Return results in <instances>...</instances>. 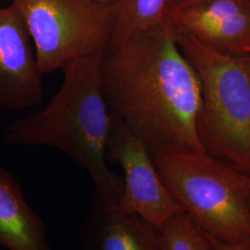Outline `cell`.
I'll return each instance as SVG.
<instances>
[{
	"label": "cell",
	"mask_w": 250,
	"mask_h": 250,
	"mask_svg": "<svg viewBox=\"0 0 250 250\" xmlns=\"http://www.w3.org/2000/svg\"><path fill=\"white\" fill-rule=\"evenodd\" d=\"M99 74L107 106L151 156L164 150L204 152L197 133L200 83L165 17L108 47Z\"/></svg>",
	"instance_id": "obj_1"
},
{
	"label": "cell",
	"mask_w": 250,
	"mask_h": 250,
	"mask_svg": "<svg viewBox=\"0 0 250 250\" xmlns=\"http://www.w3.org/2000/svg\"><path fill=\"white\" fill-rule=\"evenodd\" d=\"M102 54L68 64L63 69L62 84L47 106L12 121L2 140L11 146H45L66 153L89 173L95 193L118 205L125 183L107 167L106 146L113 114L108 113L101 88Z\"/></svg>",
	"instance_id": "obj_2"
},
{
	"label": "cell",
	"mask_w": 250,
	"mask_h": 250,
	"mask_svg": "<svg viewBox=\"0 0 250 250\" xmlns=\"http://www.w3.org/2000/svg\"><path fill=\"white\" fill-rule=\"evenodd\" d=\"M173 29L200 83L197 133L204 152L250 175V55L216 51Z\"/></svg>",
	"instance_id": "obj_3"
},
{
	"label": "cell",
	"mask_w": 250,
	"mask_h": 250,
	"mask_svg": "<svg viewBox=\"0 0 250 250\" xmlns=\"http://www.w3.org/2000/svg\"><path fill=\"white\" fill-rule=\"evenodd\" d=\"M171 196L208 236L250 240V175L205 152L164 150L152 156Z\"/></svg>",
	"instance_id": "obj_4"
},
{
	"label": "cell",
	"mask_w": 250,
	"mask_h": 250,
	"mask_svg": "<svg viewBox=\"0 0 250 250\" xmlns=\"http://www.w3.org/2000/svg\"><path fill=\"white\" fill-rule=\"evenodd\" d=\"M26 23L42 73L63 70L110 44L114 7L96 0H10Z\"/></svg>",
	"instance_id": "obj_5"
},
{
	"label": "cell",
	"mask_w": 250,
	"mask_h": 250,
	"mask_svg": "<svg viewBox=\"0 0 250 250\" xmlns=\"http://www.w3.org/2000/svg\"><path fill=\"white\" fill-rule=\"evenodd\" d=\"M107 161L124 171V191L118 207L140 215L160 228L181 207L156 169L151 154L125 122L113 114L106 146Z\"/></svg>",
	"instance_id": "obj_6"
},
{
	"label": "cell",
	"mask_w": 250,
	"mask_h": 250,
	"mask_svg": "<svg viewBox=\"0 0 250 250\" xmlns=\"http://www.w3.org/2000/svg\"><path fill=\"white\" fill-rule=\"evenodd\" d=\"M164 17L216 51L250 55V0H170Z\"/></svg>",
	"instance_id": "obj_7"
},
{
	"label": "cell",
	"mask_w": 250,
	"mask_h": 250,
	"mask_svg": "<svg viewBox=\"0 0 250 250\" xmlns=\"http://www.w3.org/2000/svg\"><path fill=\"white\" fill-rule=\"evenodd\" d=\"M33 41L18 9L0 8V109L22 111L44 99Z\"/></svg>",
	"instance_id": "obj_8"
},
{
	"label": "cell",
	"mask_w": 250,
	"mask_h": 250,
	"mask_svg": "<svg viewBox=\"0 0 250 250\" xmlns=\"http://www.w3.org/2000/svg\"><path fill=\"white\" fill-rule=\"evenodd\" d=\"M81 250H165L161 228L95 193L79 231Z\"/></svg>",
	"instance_id": "obj_9"
},
{
	"label": "cell",
	"mask_w": 250,
	"mask_h": 250,
	"mask_svg": "<svg viewBox=\"0 0 250 250\" xmlns=\"http://www.w3.org/2000/svg\"><path fill=\"white\" fill-rule=\"evenodd\" d=\"M0 247L8 250H53L41 217L18 182L0 165Z\"/></svg>",
	"instance_id": "obj_10"
},
{
	"label": "cell",
	"mask_w": 250,
	"mask_h": 250,
	"mask_svg": "<svg viewBox=\"0 0 250 250\" xmlns=\"http://www.w3.org/2000/svg\"><path fill=\"white\" fill-rule=\"evenodd\" d=\"M170 0H119L114 6V21L108 47L154 26L164 19Z\"/></svg>",
	"instance_id": "obj_11"
},
{
	"label": "cell",
	"mask_w": 250,
	"mask_h": 250,
	"mask_svg": "<svg viewBox=\"0 0 250 250\" xmlns=\"http://www.w3.org/2000/svg\"><path fill=\"white\" fill-rule=\"evenodd\" d=\"M165 250H214L208 236L183 210L161 225Z\"/></svg>",
	"instance_id": "obj_12"
},
{
	"label": "cell",
	"mask_w": 250,
	"mask_h": 250,
	"mask_svg": "<svg viewBox=\"0 0 250 250\" xmlns=\"http://www.w3.org/2000/svg\"><path fill=\"white\" fill-rule=\"evenodd\" d=\"M208 238L211 242L214 250H250V240L238 243H227L217 240L210 236H208Z\"/></svg>",
	"instance_id": "obj_13"
},
{
	"label": "cell",
	"mask_w": 250,
	"mask_h": 250,
	"mask_svg": "<svg viewBox=\"0 0 250 250\" xmlns=\"http://www.w3.org/2000/svg\"><path fill=\"white\" fill-rule=\"evenodd\" d=\"M97 2H99L100 4L109 6V7H114L117 3L119 2V0H96Z\"/></svg>",
	"instance_id": "obj_14"
},
{
	"label": "cell",
	"mask_w": 250,
	"mask_h": 250,
	"mask_svg": "<svg viewBox=\"0 0 250 250\" xmlns=\"http://www.w3.org/2000/svg\"><path fill=\"white\" fill-rule=\"evenodd\" d=\"M249 205H250V197H249Z\"/></svg>",
	"instance_id": "obj_15"
},
{
	"label": "cell",
	"mask_w": 250,
	"mask_h": 250,
	"mask_svg": "<svg viewBox=\"0 0 250 250\" xmlns=\"http://www.w3.org/2000/svg\"></svg>",
	"instance_id": "obj_16"
}]
</instances>
